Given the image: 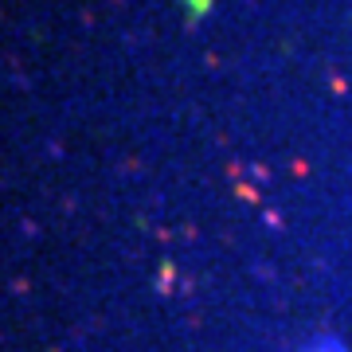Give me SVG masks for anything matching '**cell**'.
I'll return each instance as SVG.
<instances>
[{
  "label": "cell",
  "mask_w": 352,
  "mask_h": 352,
  "mask_svg": "<svg viewBox=\"0 0 352 352\" xmlns=\"http://www.w3.org/2000/svg\"><path fill=\"white\" fill-rule=\"evenodd\" d=\"M305 352H344V349H340L333 337H321V340H314V344H309Z\"/></svg>",
  "instance_id": "cell-1"
}]
</instances>
